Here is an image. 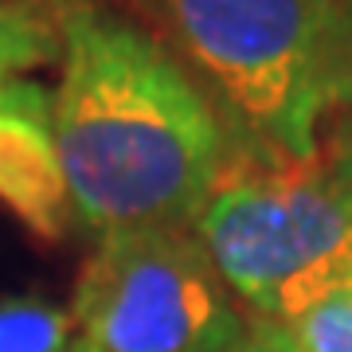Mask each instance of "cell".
Instances as JSON below:
<instances>
[{
	"instance_id": "cell-1",
	"label": "cell",
	"mask_w": 352,
	"mask_h": 352,
	"mask_svg": "<svg viewBox=\"0 0 352 352\" xmlns=\"http://www.w3.org/2000/svg\"><path fill=\"white\" fill-rule=\"evenodd\" d=\"M51 94L71 212L94 239L126 227H192L235 164L239 141L215 102L113 4L67 8Z\"/></svg>"
},
{
	"instance_id": "cell-2",
	"label": "cell",
	"mask_w": 352,
	"mask_h": 352,
	"mask_svg": "<svg viewBox=\"0 0 352 352\" xmlns=\"http://www.w3.org/2000/svg\"><path fill=\"white\" fill-rule=\"evenodd\" d=\"M149 28L223 113L243 153L317 157V82L340 0H106Z\"/></svg>"
},
{
	"instance_id": "cell-3",
	"label": "cell",
	"mask_w": 352,
	"mask_h": 352,
	"mask_svg": "<svg viewBox=\"0 0 352 352\" xmlns=\"http://www.w3.org/2000/svg\"><path fill=\"white\" fill-rule=\"evenodd\" d=\"M192 231L235 302L263 321L289 325L314 305L352 294V212L321 161L243 153Z\"/></svg>"
},
{
	"instance_id": "cell-4",
	"label": "cell",
	"mask_w": 352,
	"mask_h": 352,
	"mask_svg": "<svg viewBox=\"0 0 352 352\" xmlns=\"http://www.w3.org/2000/svg\"><path fill=\"white\" fill-rule=\"evenodd\" d=\"M71 321L94 352H235L251 325L192 227L98 235Z\"/></svg>"
},
{
	"instance_id": "cell-5",
	"label": "cell",
	"mask_w": 352,
	"mask_h": 352,
	"mask_svg": "<svg viewBox=\"0 0 352 352\" xmlns=\"http://www.w3.org/2000/svg\"><path fill=\"white\" fill-rule=\"evenodd\" d=\"M0 204L43 243L67 239L75 227L55 141V94L32 75L0 82Z\"/></svg>"
},
{
	"instance_id": "cell-6",
	"label": "cell",
	"mask_w": 352,
	"mask_h": 352,
	"mask_svg": "<svg viewBox=\"0 0 352 352\" xmlns=\"http://www.w3.org/2000/svg\"><path fill=\"white\" fill-rule=\"evenodd\" d=\"M352 153V0H340L329 24L317 82V157Z\"/></svg>"
},
{
	"instance_id": "cell-7",
	"label": "cell",
	"mask_w": 352,
	"mask_h": 352,
	"mask_svg": "<svg viewBox=\"0 0 352 352\" xmlns=\"http://www.w3.org/2000/svg\"><path fill=\"white\" fill-rule=\"evenodd\" d=\"M63 16L67 8L51 0H0V82L51 63L59 67Z\"/></svg>"
},
{
	"instance_id": "cell-8",
	"label": "cell",
	"mask_w": 352,
	"mask_h": 352,
	"mask_svg": "<svg viewBox=\"0 0 352 352\" xmlns=\"http://www.w3.org/2000/svg\"><path fill=\"white\" fill-rule=\"evenodd\" d=\"M75 321L71 309L39 298L0 302V352H71Z\"/></svg>"
},
{
	"instance_id": "cell-9",
	"label": "cell",
	"mask_w": 352,
	"mask_h": 352,
	"mask_svg": "<svg viewBox=\"0 0 352 352\" xmlns=\"http://www.w3.org/2000/svg\"><path fill=\"white\" fill-rule=\"evenodd\" d=\"M286 329L302 344V352H352V294L314 305Z\"/></svg>"
},
{
	"instance_id": "cell-10",
	"label": "cell",
	"mask_w": 352,
	"mask_h": 352,
	"mask_svg": "<svg viewBox=\"0 0 352 352\" xmlns=\"http://www.w3.org/2000/svg\"><path fill=\"white\" fill-rule=\"evenodd\" d=\"M235 352H302V344L294 340L286 325H278V321H263V317H254L251 325H247V337Z\"/></svg>"
},
{
	"instance_id": "cell-11",
	"label": "cell",
	"mask_w": 352,
	"mask_h": 352,
	"mask_svg": "<svg viewBox=\"0 0 352 352\" xmlns=\"http://www.w3.org/2000/svg\"><path fill=\"white\" fill-rule=\"evenodd\" d=\"M321 164H325L329 180L337 184L340 200L349 204V212H352V153H344V157H337V161H321Z\"/></svg>"
},
{
	"instance_id": "cell-12",
	"label": "cell",
	"mask_w": 352,
	"mask_h": 352,
	"mask_svg": "<svg viewBox=\"0 0 352 352\" xmlns=\"http://www.w3.org/2000/svg\"><path fill=\"white\" fill-rule=\"evenodd\" d=\"M51 4H63V8H75V4H82V0H51ZM106 4V0H102Z\"/></svg>"
},
{
	"instance_id": "cell-13",
	"label": "cell",
	"mask_w": 352,
	"mask_h": 352,
	"mask_svg": "<svg viewBox=\"0 0 352 352\" xmlns=\"http://www.w3.org/2000/svg\"><path fill=\"white\" fill-rule=\"evenodd\" d=\"M71 352H94V349H90V344H82V340H75V344H71Z\"/></svg>"
}]
</instances>
